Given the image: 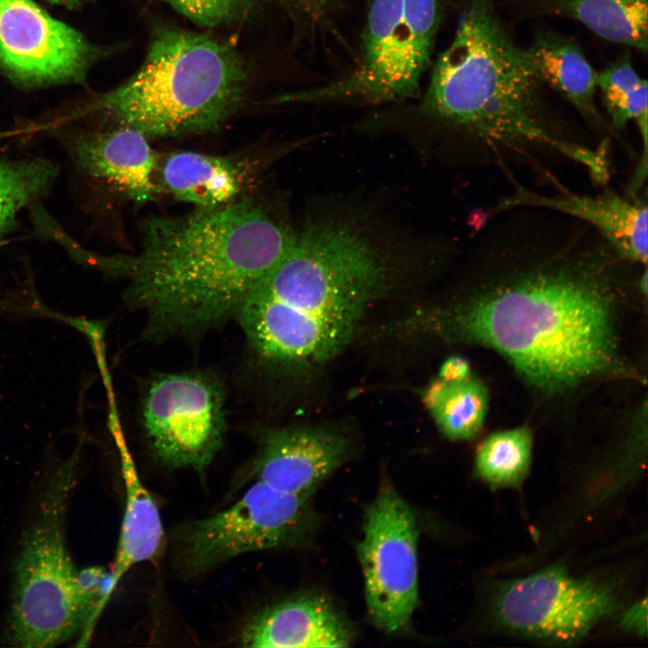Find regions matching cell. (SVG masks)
Wrapping results in <instances>:
<instances>
[{
  "label": "cell",
  "instance_id": "obj_25",
  "mask_svg": "<svg viewBox=\"0 0 648 648\" xmlns=\"http://www.w3.org/2000/svg\"><path fill=\"white\" fill-rule=\"evenodd\" d=\"M193 22L216 27L238 21L245 14L247 0H164Z\"/></svg>",
  "mask_w": 648,
  "mask_h": 648
},
{
  "label": "cell",
  "instance_id": "obj_9",
  "mask_svg": "<svg viewBox=\"0 0 648 648\" xmlns=\"http://www.w3.org/2000/svg\"><path fill=\"white\" fill-rule=\"evenodd\" d=\"M225 395L215 375L164 374L148 384L141 424L154 456L172 469L202 472L222 446Z\"/></svg>",
  "mask_w": 648,
  "mask_h": 648
},
{
  "label": "cell",
  "instance_id": "obj_27",
  "mask_svg": "<svg viewBox=\"0 0 648 648\" xmlns=\"http://www.w3.org/2000/svg\"><path fill=\"white\" fill-rule=\"evenodd\" d=\"M469 374L468 362L459 356L448 358L440 369V379L450 382L464 381L469 378Z\"/></svg>",
  "mask_w": 648,
  "mask_h": 648
},
{
  "label": "cell",
  "instance_id": "obj_26",
  "mask_svg": "<svg viewBox=\"0 0 648 648\" xmlns=\"http://www.w3.org/2000/svg\"><path fill=\"white\" fill-rule=\"evenodd\" d=\"M646 598L632 606L623 616L622 626L628 631L640 635L647 632Z\"/></svg>",
  "mask_w": 648,
  "mask_h": 648
},
{
  "label": "cell",
  "instance_id": "obj_24",
  "mask_svg": "<svg viewBox=\"0 0 648 648\" xmlns=\"http://www.w3.org/2000/svg\"><path fill=\"white\" fill-rule=\"evenodd\" d=\"M531 449L532 438L526 428L492 434L477 450L476 473L494 486H517L528 472Z\"/></svg>",
  "mask_w": 648,
  "mask_h": 648
},
{
  "label": "cell",
  "instance_id": "obj_19",
  "mask_svg": "<svg viewBox=\"0 0 648 648\" xmlns=\"http://www.w3.org/2000/svg\"><path fill=\"white\" fill-rule=\"evenodd\" d=\"M533 13L580 22L611 42L647 51V0H521Z\"/></svg>",
  "mask_w": 648,
  "mask_h": 648
},
{
  "label": "cell",
  "instance_id": "obj_7",
  "mask_svg": "<svg viewBox=\"0 0 648 648\" xmlns=\"http://www.w3.org/2000/svg\"><path fill=\"white\" fill-rule=\"evenodd\" d=\"M443 0H369L356 68L330 84L282 102L402 101L418 93L430 65Z\"/></svg>",
  "mask_w": 648,
  "mask_h": 648
},
{
  "label": "cell",
  "instance_id": "obj_10",
  "mask_svg": "<svg viewBox=\"0 0 648 648\" xmlns=\"http://www.w3.org/2000/svg\"><path fill=\"white\" fill-rule=\"evenodd\" d=\"M418 539L415 512L383 483L365 511L357 550L368 614L386 633L406 628L417 607Z\"/></svg>",
  "mask_w": 648,
  "mask_h": 648
},
{
  "label": "cell",
  "instance_id": "obj_11",
  "mask_svg": "<svg viewBox=\"0 0 648 648\" xmlns=\"http://www.w3.org/2000/svg\"><path fill=\"white\" fill-rule=\"evenodd\" d=\"M614 606L609 590L550 567L504 583L494 609L509 630L547 642L570 644L582 638Z\"/></svg>",
  "mask_w": 648,
  "mask_h": 648
},
{
  "label": "cell",
  "instance_id": "obj_12",
  "mask_svg": "<svg viewBox=\"0 0 648 648\" xmlns=\"http://www.w3.org/2000/svg\"><path fill=\"white\" fill-rule=\"evenodd\" d=\"M94 56L75 29L33 0H0V68L27 85L80 80Z\"/></svg>",
  "mask_w": 648,
  "mask_h": 648
},
{
  "label": "cell",
  "instance_id": "obj_2",
  "mask_svg": "<svg viewBox=\"0 0 648 648\" xmlns=\"http://www.w3.org/2000/svg\"><path fill=\"white\" fill-rule=\"evenodd\" d=\"M392 252L340 220L310 222L295 232L236 316L250 360L263 370L281 371L338 353L392 281L398 266Z\"/></svg>",
  "mask_w": 648,
  "mask_h": 648
},
{
  "label": "cell",
  "instance_id": "obj_14",
  "mask_svg": "<svg viewBox=\"0 0 648 648\" xmlns=\"http://www.w3.org/2000/svg\"><path fill=\"white\" fill-rule=\"evenodd\" d=\"M353 636L347 621L326 598L305 592L260 609L241 628L238 643L253 648L347 647Z\"/></svg>",
  "mask_w": 648,
  "mask_h": 648
},
{
  "label": "cell",
  "instance_id": "obj_29",
  "mask_svg": "<svg viewBox=\"0 0 648 648\" xmlns=\"http://www.w3.org/2000/svg\"><path fill=\"white\" fill-rule=\"evenodd\" d=\"M289 10L302 11L308 14L304 0H274Z\"/></svg>",
  "mask_w": 648,
  "mask_h": 648
},
{
  "label": "cell",
  "instance_id": "obj_3",
  "mask_svg": "<svg viewBox=\"0 0 648 648\" xmlns=\"http://www.w3.org/2000/svg\"><path fill=\"white\" fill-rule=\"evenodd\" d=\"M476 296L458 316L468 338L503 354L527 380L559 389L607 367L614 338L604 239L566 244Z\"/></svg>",
  "mask_w": 648,
  "mask_h": 648
},
{
  "label": "cell",
  "instance_id": "obj_1",
  "mask_svg": "<svg viewBox=\"0 0 648 648\" xmlns=\"http://www.w3.org/2000/svg\"><path fill=\"white\" fill-rule=\"evenodd\" d=\"M294 232L247 199L140 226L137 255L119 274L129 303L153 339L194 336L236 317L256 285L283 258Z\"/></svg>",
  "mask_w": 648,
  "mask_h": 648
},
{
  "label": "cell",
  "instance_id": "obj_23",
  "mask_svg": "<svg viewBox=\"0 0 648 648\" xmlns=\"http://www.w3.org/2000/svg\"><path fill=\"white\" fill-rule=\"evenodd\" d=\"M58 168L42 158L0 160V244L22 208L42 196Z\"/></svg>",
  "mask_w": 648,
  "mask_h": 648
},
{
  "label": "cell",
  "instance_id": "obj_22",
  "mask_svg": "<svg viewBox=\"0 0 648 648\" xmlns=\"http://www.w3.org/2000/svg\"><path fill=\"white\" fill-rule=\"evenodd\" d=\"M424 402L447 437L463 440L481 429L488 394L481 382L470 377L456 382L439 379L426 391Z\"/></svg>",
  "mask_w": 648,
  "mask_h": 648
},
{
  "label": "cell",
  "instance_id": "obj_30",
  "mask_svg": "<svg viewBox=\"0 0 648 648\" xmlns=\"http://www.w3.org/2000/svg\"><path fill=\"white\" fill-rule=\"evenodd\" d=\"M51 2L57 3V4H78L79 2L83 0H50Z\"/></svg>",
  "mask_w": 648,
  "mask_h": 648
},
{
  "label": "cell",
  "instance_id": "obj_6",
  "mask_svg": "<svg viewBox=\"0 0 648 648\" xmlns=\"http://www.w3.org/2000/svg\"><path fill=\"white\" fill-rule=\"evenodd\" d=\"M73 470L72 459L53 478L16 558L9 633L17 646H57L80 630L87 641L101 614L98 601L80 589L64 540Z\"/></svg>",
  "mask_w": 648,
  "mask_h": 648
},
{
  "label": "cell",
  "instance_id": "obj_4",
  "mask_svg": "<svg viewBox=\"0 0 648 648\" xmlns=\"http://www.w3.org/2000/svg\"><path fill=\"white\" fill-rule=\"evenodd\" d=\"M542 84L492 0H468L453 40L434 63L420 108L428 118L490 146L558 151L606 183V148L591 149L554 132L542 106Z\"/></svg>",
  "mask_w": 648,
  "mask_h": 648
},
{
  "label": "cell",
  "instance_id": "obj_5",
  "mask_svg": "<svg viewBox=\"0 0 648 648\" xmlns=\"http://www.w3.org/2000/svg\"><path fill=\"white\" fill-rule=\"evenodd\" d=\"M247 71L230 44L161 26L128 81L104 94L97 109L148 138L215 130L244 100Z\"/></svg>",
  "mask_w": 648,
  "mask_h": 648
},
{
  "label": "cell",
  "instance_id": "obj_17",
  "mask_svg": "<svg viewBox=\"0 0 648 648\" xmlns=\"http://www.w3.org/2000/svg\"><path fill=\"white\" fill-rule=\"evenodd\" d=\"M161 177L178 200L211 209L238 200L248 184L249 172L235 158L180 151L164 159Z\"/></svg>",
  "mask_w": 648,
  "mask_h": 648
},
{
  "label": "cell",
  "instance_id": "obj_13",
  "mask_svg": "<svg viewBox=\"0 0 648 648\" xmlns=\"http://www.w3.org/2000/svg\"><path fill=\"white\" fill-rule=\"evenodd\" d=\"M343 438L328 431L289 428L274 429L262 438L244 476L278 490L310 498L346 460Z\"/></svg>",
  "mask_w": 648,
  "mask_h": 648
},
{
  "label": "cell",
  "instance_id": "obj_20",
  "mask_svg": "<svg viewBox=\"0 0 648 648\" xmlns=\"http://www.w3.org/2000/svg\"><path fill=\"white\" fill-rule=\"evenodd\" d=\"M527 51L543 84L560 93L586 120L603 124L595 104L598 73L575 42L545 34Z\"/></svg>",
  "mask_w": 648,
  "mask_h": 648
},
{
  "label": "cell",
  "instance_id": "obj_8",
  "mask_svg": "<svg viewBox=\"0 0 648 648\" xmlns=\"http://www.w3.org/2000/svg\"><path fill=\"white\" fill-rule=\"evenodd\" d=\"M309 499L254 481L231 506L172 531L176 565L196 576L241 554L295 547L313 526Z\"/></svg>",
  "mask_w": 648,
  "mask_h": 648
},
{
  "label": "cell",
  "instance_id": "obj_15",
  "mask_svg": "<svg viewBox=\"0 0 648 648\" xmlns=\"http://www.w3.org/2000/svg\"><path fill=\"white\" fill-rule=\"evenodd\" d=\"M533 206L555 210L590 223L625 259L647 262V205L611 191L596 196L538 194L525 187L504 198L499 209Z\"/></svg>",
  "mask_w": 648,
  "mask_h": 648
},
{
  "label": "cell",
  "instance_id": "obj_18",
  "mask_svg": "<svg viewBox=\"0 0 648 648\" xmlns=\"http://www.w3.org/2000/svg\"><path fill=\"white\" fill-rule=\"evenodd\" d=\"M122 464L125 502L114 564L111 570L112 592L132 567L158 555L164 539L158 507L124 448H122Z\"/></svg>",
  "mask_w": 648,
  "mask_h": 648
},
{
  "label": "cell",
  "instance_id": "obj_21",
  "mask_svg": "<svg viewBox=\"0 0 648 648\" xmlns=\"http://www.w3.org/2000/svg\"><path fill=\"white\" fill-rule=\"evenodd\" d=\"M597 88L616 129H622L634 121L639 130L643 156L631 184V188L636 190L642 187L647 177V80L639 76L628 57H623L598 73Z\"/></svg>",
  "mask_w": 648,
  "mask_h": 648
},
{
  "label": "cell",
  "instance_id": "obj_16",
  "mask_svg": "<svg viewBox=\"0 0 648 648\" xmlns=\"http://www.w3.org/2000/svg\"><path fill=\"white\" fill-rule=\"evenodd\" d=\"M148 138L130 127L82 137L74 146V158L86 173L114 185L137 203L158 194L153 173L156 158Z\"/></svg>",
  "mask_w": 648,
  "mask_h": 648
},
{
  "label": "cell",
  "instance_id": "obj_28",
  "mask_svg": "<svg viewBox=\"0 0 648 648\" xmlns=\"http://www.w3.org/2000/svg\"><path fill=\"white\" fill-rule=\"evenodd\" d=\"M330 0H304L310 17L320 19L324 16Z\"/></svg>",
  "mask_w": 648,
  "mask_h": 648
}]
</instances>
